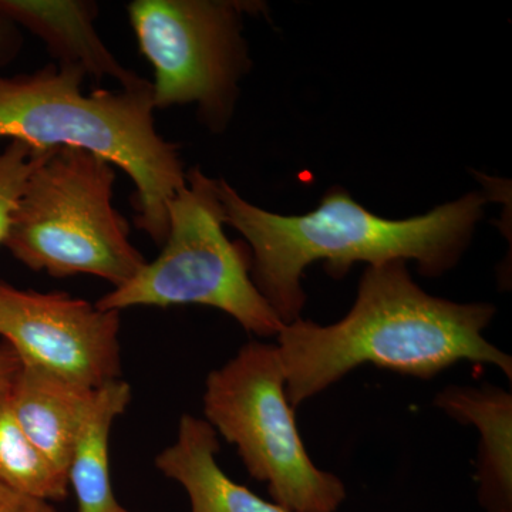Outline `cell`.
<instances>
[{"label": "cell", "instance_id": "cell-3", "mask_svg": "<svg viewBox=\"0 0 512 512\" xmlns=\"http://www.w3.org/2000/svg\"><path fill=\"white\" fill-rule=\"evenodd\" d=\"M84 80L79 67L56 63L32 73L0 74V140L39 151L79 148L121 168L136 188L134 224L163 245L167 204L184 187L187 170L177 144L158 133L151 82L84 93Z\"/></svg>", "mask_w": 512, "mask_h": 512}, {"label": "cell", "instance_id": "cell-18", "mask_svg": "<svg viewBox=\"0 0 512 512\" xmlns=\"http://www.w3.org/2000/svg\"><path fill=\"white\" fill-rule=\"evenodd\" d=\"M22 360L8 343H0V394L8 393L18 376Z\"/></svg>", "mask_w": 512, "mask_h": 512}, {"label": "cell", "instance_id": "cell-16", "mask_svg": "<svg viewBox=\"0 0 512 512\" xmlns=\"http://www.w3.org/2000/svg\"><path fill=\"white\" fill-rule=\"evenodd\" d=\"M0 512H57L52 503L19 493L0 483Z\"/></svg>", "mask_w": 512, "mask_h": 512}, {"label": "cell", "instance_id": "cell-2", "mask_svg": "<svg viewBox=\"0 0 512 512\" xmlns=\"http://www.w3.org/2000/svg\"><path fill=\"white\" fill-rule=\"evenodd\" d=\"M220 197L225 225L245 239L256 289L286 323L302 318L303 274L322 261L342 279L356 262L379 266L414 261L421 274L439 276L460 261L483 217L484 195L470 192L409 220L377 217L342 188H332L316 210L279 215L242 198L224 178Z\"/></svg>", "mask_w": 512, "mask_h": 512}, {"label": "cell", "instance_id": "cell-5", "mask_svg": "<svg viewBox=\"0 0 512 512\" xmlns=\"http://www.w3.org/2000/svg\"><path fill=\"white\" fill-rule=\"evenodd\" d=\"M168 234L154 261L127 284L96 302L103 311L136 306L202 305L237 320L259 338H276L279 319L251 278V254L244 242H231L224 232L220 178L200 167L185 174V184L167 204Z\"/></svg>", "mask_w": 512, "mask_h": 512}, {"label": "cell", "instance_id": "cell-13", "mask_svg": "<svg viewBox=\"0 0 512 512\" xmlns=\"http://www.w3.org/2000/svg\"><path fill=\"white\" fill-rule=\"evenodd\" d=\"M130 402L131 386L124 380H111L93 389L77 429L67 471L79 512H131L113 493L109 460L111 427Z\"/></svg>", "mask_w": 512, "mask_h": 512}, {"label": "cell", "instance_id": "cell-9", "mask_svg": "<svg viewBox=\"0 0 512 512\" xmlns=\"http://www.w3.org/2000/svg\"><path fill=\"white\" fill-rule=\"evenodd\" d=\"M0 18L45 43L60 66L79 67L86 77L136 89L150 83L111 53L96 28L99 5L92 0H0Z\"/></svg>", "mask_w": 512, "mask_h": 512}, {"label": "cell", "instance_id": "cell-10", "mask_svg": "<svg viewBox=\"0 0 512 512\" xmlns=\"http://www.w3.org/2000/svg\"><path fill=\"white\" fill-rule=\"evenodd\" d=\"M434 406L480 433L476 481L485 512H512V396L501 387L447 386Z\"/></svg>", "mask_w": 512, "mask_h": 512}, {"label": "cell", "instance_id": "cell-17", "mask_svg": "<svg viewBox=\"0 0 512 512\" xmlns=\"http://www.w3.org/2000/svg\"><path fill=\"white\" fill-rule=\"evenodd\" d=\"M23 46L22 33L18 26L0 18V67L12 62Z\"/></svg>", "mask_w": 512, "mask_h": 512}, {"label": "cell", "instance_id": "cell-11", "mask_svg": "<svg viewBox=\"0 0 512 512\" xmlns=\"http://www.w3.org/2000/svg\"><path fill=\"white\" fill-rule=\"evenodd\" d=\"M218 451L211 424L184 414L177 441L156 458L158 470L187 491L191 512H292L235 483L217 463Z\"/></svg>", "mask_w": 512, "mask_h": 512}, {"label": "cell", "instance_id": "cell-8", "mask_svg": "<svg viewBox=\"0 0 512 512\" xmlns=\"http://www.w3.org/2000/svg\"><path fill=\"white\" fill-rule=\"evenodd\" d=\"M121 312L66 292L20 289L0 279V338L23 363L80 384L103 386L121 375Z\"/></svg>", "mask_w": 512, "mask_h": 512}, {"label": "cell", "instance_id": "cell-6", "mask_svg": "<svg viewBox=\"0 0 512 512\" xmlns=\"http://www.w3.org/2000/svg\"><path fill=\"white\" fill-rule=\"evenodd\" d=\"M275 345L249 342L205 382V421L237 447L252 478L292 512H336L345 483L309 457L285 392Z\"/></svg>", "mask_w": 512, "mask_h": 512}, {"label": "cell", "instance_id": "cell-15", "mask_svg": "<svg viewBox=\"0 0 512 512\" xmlns=\"http://www.w3.org/2000/svg\"><path fill=\"white\" fill-rule=\"evenodd\" d=\"M50 150H33L19 141H9L8 146L0 148V245L8 235L10 217L26 181Z\"/></svg>", "mask_w": 512, "mask_h": 512}, {"label": "cell", "instance_id": "cell-14", "mask_svg": "<svg viewBox=\"0 0 512 512\" xmlns=\"http://www.w3.org/2000/svg\"><path fill=\"white\" fill-rule=\"evenodd\" d=\"M9 392L0 394V483L47 503L66 500L69 478L26 436Z\"/></svg>", "mask_w": 512, "mask_h": 512}, {"label": "cell", "instance_id": "cell-4", "mask_svg": "<svg viewBox=\"0 0 512 512\" xmlns=\"http://www.w3.org/2000/svg\"><path fill=\"white\" fill-rule=\"evenodd\" d=\"M113 164L79 148H52L30 174L3 247L30 271L92 275L114 288L146 265L113 205Z\"/></svg>", "mask_w": 512, "mask_h": 512}, {"label": "cell", "instance_id": "cell-7", "mask_svg": "<svg viewBox=\"0 0 512 512\" xmlns=\"http://www.w3.org/2000/svg\"><path fill=\"white\" fill-rule=\"evenodd\" d=\"M265 9L244 0H133L128 22L153 67L154 109L195 106L211 133L234 117L239 84L251 67L244 19Z\"/></svg>", "mask_w": 512, "mask_h": 512}, {"label": "cell", "instance_id": "cell-1", "mask_svg": "<svg viewBox=\"0 0 512 512\" xmlns=\"http://www.w3.org/2000/svg\"><path fill=\"white\" fill-rule=\"evenodd\" d=\"M495 312L491 303L429 295L404 261L369 266L345 318L328 326L299 318L276 336L288 402L296 409L363 365L430 380L471 362L498 367L511 380V356L484 336Z\"/></svg>", "mask_w": 512, "mask_h": 512}, {"label": "cell", "instance_id": "cell-12", "mask_svg": "<svg viewBox=\"0 0 512 512\" xmlns=\"http://www.w3.org/2000/svg\"><path fill=\"white\" fill-rule=\"evenodd\" d=\"M92 392L90 387L23 362L9 392L13 414L26 436L66 476Z\"/></svg>", "mask_w": 512, "mask_h": 512}]
</instances>
